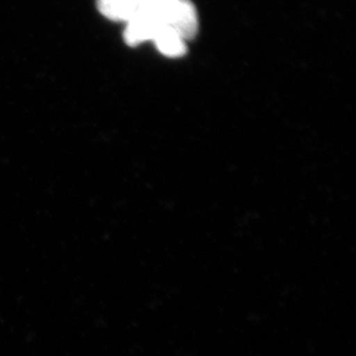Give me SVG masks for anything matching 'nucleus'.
Here are the masks:
<instances>
[{
    "instance_id": "5",
    "label": "nucleus",
    "mask_w": 356,
    "mask_h": 356,
    "mask_svg": "<svg viewBox=\"0 0 356 356\" xmlns=\"http://www.w3.org/2000/svg\"><path fill=\"white\" fill-rule=\"evenodd\" d=\"M178 2L179 0H139V11L152 16L161 24L168 25Z\"/></svg>"
},
{
    "instance_id": "4",
    "label": "nucleus",
    "mask_w": 356,
    "mask_h": 356,
    "mask_svg": "<svg viewBox=\"0 0 356 356\" xmlns=\"http://www.w3.org/2000/svg\"><path fill=\"white\" fill-rule=\"evenodd\" d=\"M154 41L159 51L168 57H181L186 51L184 40L168 25L161 26Z\"/></svg>"
},
{
    "instance_id": "3",
    "label": "nucleus",
    "mask_w": 356,
    "mask_h": 356,
    "mask_svg": "<svg viewBox=\"0 0 356 356\" xmlns=\"http://www.w3.org/2000/svg\"><path fill=\"white\" fill-rule=\"evenodd\" d=\"M98 10L114 21L132 19L139 9V0H97Z\"/></svg>"
},
{
    "instance_id": "1",
    "label": "nucleus",
    "mask_w": 356,
    "mask_h": 356,
    "mask_svg": "<svg viewBox=\"0 0 356 356\" xmlns=\"http://www.w3.org/2000/svg\"><path fill=\"white\" fill-rule=\"evenodd\" d=\"M163 25L165 24H161L152 16L140 13L138 9L137 14L128 21L124 38L129 46H138L149 40H154L156 33Z\"/></svg>"
},
{
    "instance_id": "2",
    "label": "nucleus",
    "mask_w": 356,
    "mask_h": 356,
    "mask_svg": "<svg viewBox=\"0 0 356 356\" xmlns=\"http://www.w3.org/2000/svg\"><path fill=\"white\" fill-rule=\"evenodd\" d=\"M168 25L184 41L194 38L198 31V17L195 7L187 0H179L175 14Z\"/></svg>"
}]
</instances>
